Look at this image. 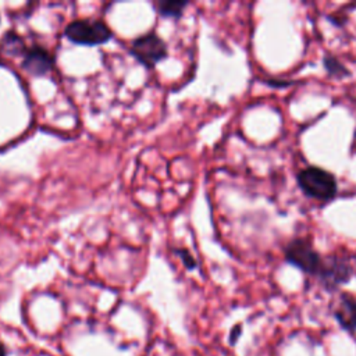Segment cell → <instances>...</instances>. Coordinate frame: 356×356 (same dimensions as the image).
I'll return each instance as SVG.
<instances>
[{
    "label": "cell",
    "instance_id": "2",
    "mask_svg": "<svg viewBox=\"0 0 356 356\" xmlns=\"http://www.w3.org/2000/svg\"><path fill=\"white\" fill-rule=\"evenodd\" d=\"M296 182L307 197L321 202L331 200L338 191L337 178L330 171L317 165L302 168L296 175Z\"/></svg>",
    "mask_w": 356,
    "mask_h": 356
},
{
    "label": "cell",
    "instance_id": "1",
    "mask_svg": "<svg viewBox=\"0 0 356 356\" xmlns=\"http://www.w3.org/2000/svg\"><path fill=\"white\" fill-rule=\"evenodd\" d=\"M285 259L303 273L317 277L327 288L337 271V257H323L307 238H293L285 246Z\"/></svg>",
    "mask_w": 356,
    "mask_h": 356
},
{
    "label": "cell",
    "instance_id": "5",
    "mask_svg": "<svg viewBox=\"0 0 356 356\" xmlns=\"http://www.w3.org/2000/svg\"><path fill=\"white\" fill-rule=\"evenodd\" d=\"M21 65L28 74L33 76L44 75L53 68L54 56L42 46H32L24 51Z\"/></svg>",
    "mask_w": 356,
    "mask_h": 356
},
{
    "label": "cell",
    "instance_id": "3",
    "mask_svg": "<svg viewBox=\"0 0 356 356\" xmlns=\"http://www.w3.org/2000/svg\"><path fill=\"white\" fill-rule=\"evenodd\" d=\"M64 35L74 43L92 46L110 40L113 32L100 19H75L65 26Z\"/></svg>",
    "mask_w": 356,
    "mask_h": 356
},
{
    "label": "cell",
    "instance_id": "9",
    "mask_svg": "<svg viewBox=\"0 0 356 356\" xmlns=\"http://www.w3.org/2000/svg\"><path fill=\"white\" fill-rule=\"evenodd\" d=\"M175 253L179 254L184 266L188 268V270H193L196 267V260L193 259V256L189 253V250H186L185 248L182 249H175Z\"/></svg>",
    "mask_w": 356,
    "mask_h": 356
},
{
    "label": "cell",
    "instance_id": "8",
    "mask_svg": "<svg viewBox=\"0 0 356 356\" xmlns=\"http://www.w3.org/2000/svg\"><path fill=\"white\" fill-rule=\"evenodd\" d=\"M323 65H324V70L334 78H345L349 75V70L348 67L337 57V56H332V54H327L324 56L323 58Z\"/></svg>",
    "mask_w": 356,
    "mask_h": 356
},
{
    "label": "cell",
    "instance_id": "11",
    "mask_svg": "<svg viewBox=\"0 0 356 356\" xmlns=\"http://www.w3.org/2000/svg\"><path fill=\"white\" fill-rule=\"evenodd\" d=\"M0 356H6V348L1 341H0Z\"/></svg>",
    "mask_w": 356,
    "mask_h": 356
},
{
    "label": "cell",
    "instance_id": "6",
    "mask_svg": "<svg viewBox=\"0 0 356 356\" xmlns=\"http://www.w3.org/2000/svg\"><path fill=\"white\" fill-rule=\"evenodd\" d=\"M334 317L346 331L356 330V298L350 293H341L335 307Z\"/></svg>",
    "mask_w": 356,
    "mask_h": 356
},
{
    "label": "cell",
    "instance_id": "7",
    "mask_svg": "<svg viewBox=\"0 0 356 356\" xmlns=\"http://www.w3.org/2000/svg\"><path fill=\"white\" fill-rule=\"evenodd\" d=\"M156 6H157V11L160 13V15L168 17V18H179L182 15L185 7L188 6V1L161 0V1H157Z\"/></svg>",
    "mask_w": 356,
    "mask_h": 356
},
{
    "label": "cell",
    "instance_id": "4",
    "mask_svg": "<svg viewBox=\"0 0 356 356\" xmlns=\"http://www.w3.org/2000/svg\"><path fill=\"white\" fill-rule=\"evenodd\" d=\"M131 53L146 67H154L159 61L167 57L165 42L154 32H147L136 38L131 44Z\"/></svg>",
    "mask_w": 356,
    "mask_h": 356
},
{
    "label": "cell",
    "instance_id": "10",
    "mask_svg": "<svg viewBox=\"0 0 356 356\" xmlns=\"http://www.w3.org/2000/svg\"><path fill=\"white\" fill-rule=\"evenodd\" d=\"M241 325H235L234 328H232V331H231V334H229V342L231 343H235L236 342V339L239 338V335H241Z\"/></svg>",
    "mask_w": 356,
    "mask_h": 356
}]
</instances>
